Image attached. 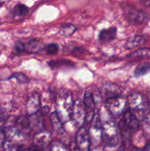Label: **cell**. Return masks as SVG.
<instances>
[{
  "mask_svg": "<svg viewBox=\"0 0 150 151\" xmlns=\"http://www.w3.org/2000/svg\"><path fill=\"white\" fill-rule=\"evenodd\" d=\"M25 44V51L28 53H38L43 50L44 45L38 39H32Z\"/></svg>",
  "mask_w": 150,
  "mask_h": 151,
  "instance_id": "5bb4252c",
  "label": "cell"
},
{
  "mask_svg": "<svg viewBox=\"0 0 150 151\" xmlns=\"http://www.w3.org/2000/svg\"><path fill=\"white\" fill-rule=\"evenodd\" d=\"M49 66L51 69H57V68H60L61 67V66H74V63L69 60L60 59V60H51V61H49Z\"/></svg>",
  "mask_w": 150,
  "mask_h": 151,
  "instance_id": "44dd1931",
  "label": "cell"
},
{
  "mask_svg": "<svg viewBox=\"0 0 150 151\" xmlns=\"http://www.w3.org/2000/svg\"><path fill=\"white\" fill-rule=\"evenodd\" d=\"M126 101L124 98L121 97H112V98L107 99L105 100V107L109 112L113 115V116H120L124 111L126 106Z\"/></svg>",
  "mask_w": 150,
  "mask_h": 151,
  "instance_id": "5b68a950",
  "label": "cell"
},
{
  "mask_svg": "<svg viewBox=\"0 0 150 151\" xmlns=\"http://www.w3.org/2000/svg\"><path fill=\"white\" fill-rule=\"evenodd\" d=\"M15 51L18 53H21L22 52L25 51V44L22 41H17L15 44Z\"/></svg>",
  "mask_w": 150,
  "mask_h": 151,
  "instance_id": "83f0119b",
  "label": "cell"
},
{
  "mask_svg": "<svg viewBox=\"0 0 150 151\" xmlns=\"http://www.w3.org/2000/svg\"><path fill=\"white\" fill-rule=\"evenodd\" d=\"M16 127L19 129L21 134H24L25 133L29 132L31 129L30 125H29V118L26 116H21L16 121Z\"/></svg>",
  "mask_w": 150,
  "mask_h": 151,
  "instance_id": "e0dca14e",
  "label": "cell"
},
{
  "mask_svg": "<svg viewBox=\"0 0 150 151\" xmlns=\"http://www.w3.org/2000/svg\"><path fill=\"white\" fill-rule=\"evenodd\" d=\"M93 151H102L101 150H100V149H98V148H96V149H94V150Z\"/></svg>",
  "mask_w": 150,
  "mask_h": 151,
  "instance_id": "e575fe53",
  "label": "cell"
},
{
  "mask_svg": "<svg viewBox=\"0 0 150 151\" xmlns=\"http://www.w3.org/2000/svg\"><path fill=\"white\" fill-rule=\"evenodd\" d=\"M3 147H4V151H17V150L14 147V146L8 141H6L4 142Z\"/></svg>",
  "mask_w": 150,
  "mask_h": 151,
  "instance_id": "f1b7e54d",
  "label": "cell"
},
{
  "mask_svg": "<svg viewBox=\"0 0 150 151\" xmlns=\"http://www.w3.org/2000/svg\"><path fill=\"white\" fill-rule=\"evenodd\" d=\"M71 151H80V150L78 148L76 143L72 142L71 145Z\"/></svg>",
  "mask_w": 150,
  "mask_h": 151,
  "instance_id": "1f68e13d",
  "label": "cell"
},
{
  "mask_svg": "<svg viewBox=\"0 0 150 151\" xmlns=\"http://www.w3.org/2000/svg\"><path fill=\"white\" fill-rule=\"evenodd\" d=\"M103 93L106 98H112V97H119L120 95V91H119V87L116 86V84L113 83H106L103 85L102 87Z\"/></svg>",
  "mask_w": 150,
  "mask_h": 151,
  "instance_id": "7c38bea8",
  "label": "cell"
},
{
  "mask_svg": "<svg viewBox=\"0 0 150 151\" xmlns=\"http://www.w3.org/2000/svg\"><path fill=\"white\" fill-rule=\"evenodd\" d=\"M116 33H117V29L116 27H110L108 29H103L100 32L99 38L101 42H110L116 38Z\"/></svg>",
  "mask_w": 150,
  "mask_h": 151,
  "instance_id": "9a60e30c",
  "label": "cell"
},
{
  "mask_svg": "<svg viewBox=\"0 0 150 151\" xmlns=\"http://www.w3.org/2000/svg\"><path fill=\"white\" fill-rule=\"evenodd\" d=\"M50 151H66V148L60 144H54L51 146Z\"/></svg>",
  "mask_w": 150,
  "mask_h": 151,
  "instance_id": "f546056e",
  "label": "cell"
},
{
  "mask_svg": "<svg viewBox=\"0 0 150 151\" xmlns=\"http://www.w3.org/2000/svg\"><path fill=\"white\" fill-rule=\"evenodd\" d=\"M51 139L50 134L46 131H40L34 137V142L37 145L44 146L49 142Z\"/></svg>",
  "mask_w": 150,
  "mask_h": 151,
  "instance_id": "ac0fdd59",
  "label": "cell"
},
{
  "mask_svg": "<svg viewBox=\"0 0 150 151\" xmlns=\"http://www.w3.org/2000/svg\"><path fill=\"white\" fill-rule=\"evenodd\" d=\"M58 45L55 43H51V44H48L46 47H45V50L46 51L47 54L49 55H54L56 54L58 51Z\"/></svg>",
  "mask_w": 150,
  "mask_h": 151,
  "instance_id": "d4e9b609",
  "label": "cell"
},
{
  "mask_svg": "<svg viewBox=\"0 0 150 151\" xmlns=\"http://www.w3.org/2000/svg\"><path fill=\"white\" fill-rule=\"evenodd\" d=\"M75 31H76L75 26H74L73 24H66L60 28L59 34L62 36L69 37L73 35Z\"/></svg>",
  "mask_w": 150,
  "mask_h": 151,
  "instance_id": "ffe728a7",
  "label": "cell"
},
{
  "mask_svg": "<svg viewBox=\"0 0 150 151\" xmlns=\"http://www.w3.org/2000/svg\"><path fill=\"white\" fill-rule=\"evenodd\" d=\"M40 106H41V100H40V95L38 93H32L29 97L26 103V110L29 115H32L36 114L39 111Z\"/></svg>",
  "mask_w": 150,
  "mask_h": 151,
  "instance_id": "8fae6325",
  "label": "cell"
},
{
  "mask_svg": "<svg viewBox=\"0 0 150 151\" xmlns=\"http://www.w3.org/2000/svg\"><path fill=\"white\" fill-rule=\"evenodd\" d=\"M123 10L126 20L132 24H141L148 19V16L144 12L129 5L124 6Z\"/></svg>",
  "mask_w": 150,
  "mask_h": 151,
  "instance_id": "277c9868",
  "label": "cell"
},
{
  "mask_svg": "<svg viewBox=\"0 0 150 151\" xmlns=\"http://www.w3.org/2000/svg\"><path fill=\"white\" fill-rule=\"evenodd\" d=\"M75 143L80 151H89L91 139L88 130L85 127H80L76 133Z\"/></svg>",
  "mask_w": 150,
  "mask_h": 151,
  "instance_id": "8992f818",
  "label": "cell"
},
{
  "mask_svg": "<svg viewBox=\"0 0 150 151\" xmlns=\"http://www.w3.org/2000/svg\"><path fill=\"white\" fill-rule=\"evenodd\" d=\"M5 142V134L2 131L0 130V147L4 145Z\"/></svg>",
  "mask_w": 150,
  "mask_h": 151,
  "instance_id": "4dcf8cb0",
  "label": "cell"
},
{
  "mask_svg": "<svg viewBox=\"0 0 150 151\" xmlns=\"http://www.w3.org/2000/svg\"><path fill=\"white\" fill-rule=\"evenodd\" d=\"M28 13H29V8L24 4H19L14 8V14L16 16L22 17V16H26Z\"/></svg>",
  "mask_w": 150,
  "mask_h": 151,
  "instance_id": "cb8c5ba5",
  "label": "cell"
},
{
  "mask_svg": "<svg viewBox=\"0 0 150 151\" xmlns=\"http://www.w3.org/2000/svg\"><path fill=\"white\" fill-rule=\"evenodd\" d=\"M144 131L147 136L150 137V118L146 117L144 120Z\"/></svg>",
  "mask_w": 150,
  "mask_h": 151,
  "instance_id": "4316f807",
  "label": "cell"
},
{
  "mask_svg": "<svg viewBox=\"0 0 150 151\" xmlns=\"http://www.w3.org/2000/svg\"><path fill=\"white\" fill-rule=\"evenodd\" d=\"M50 120H51V127L56 134L58 135H61L64 133V129L63 127V122H61L60 119L59 118L58 115L57 114L56 112H53L51 113V116H50Z\"/></svg>",
  "mask_w": 150,
  "mask_h": 151,
  "instance_id": "2e32d148",
  "label": "cell"
},
{
  "mask_svg": "<svg viewBox=\"0 0 150 151\" xmlns=\"http://www.w3.org/2000/svg\"><path fill=\"white\" fill-rule=\"evenodd\" d=\"M145 42V39L143 36L138 35H134L128 38L124 44L125 49L126 50H132L137 47L143 45Z\"/></svg>",
  "mask_w": 150,
  "mask_h": 151,
  "instance_id": "4fadbf2b",
  "label": "cell"
},
{
  "mask_svg": "<svg viewBox=\"0 0 150 151\" xmlns=\"http://www.w3.org/2000/svg\"><path fill=\"white\" fill-rule=\"evenodd\" d=\"M148 97H149V101H150V90L149 91V92H148Z\"/></svg>",
  "mask_w": 150,
  "mask_h": 151,
  "instance_id": "d590c367",
  "label": "cell"
},
{
  "mask_svg": "<svg viewBox=\"0 0 150 151\" xmlns=\"http://www.w3.org/2000/svg\"><path fill=\"white\" fill-rule=\"evenodd\" d=\"M71 118L76 125L81 127L85 120V111L83 103L79 100H76L74 103L73 110H72Z\"/></svg>",
  "mask_w": 150,
  "mask_h": 151,
  "instance_id": "52a82bcc",
  "label": "cell"
},
{
  "mask_svg": "<svg viewBox=\"0 0 150 151\" xmlns=\"http://www.w3.org/2000/svg\"><path fill=\"white\" fill-rule=\"evenodd\" d=\"M83 106L85 111V121L91 122L94 116V103L93 94L90 91H86L84 95Z\"/></svg>",
  "mask_w": 150,
  "mask_h": 151,
  "instance_id": "ba28073f",
  "label": "cell"
},
{
  "mask_svg": "<svg viewBox=\"0 0 150 151\" xmlns=\"http://www.w3.org/2000/svg\"><path fill=\"white\" fill-rule=\"evenodd\" d=\"M150 72V63H141V65L138 66L135 69V75L136 77L142 76V75H146Z\"/></svg>",
  "mask_w": 150,
  "mask_h": 151,
  "instance_id": "7402d4cb",
  "label": "cell"
},
{
  "mask_svg": "<svg viewBox=\"0 0 150 151\" xmlns=\"http://www.w3.org/2000/svg\"><path fill=\"white\" fill-rule=\"evenodd\" d=\"M101 139L110 147H115L119 144V130L114 122L110 121L103 125Z\"/></svg>",
  "mask_w": 150,
  "mask_h": 151,
  "instance_id": "3957f363",
  "label": "cell"
},
{
  "mask_svg": "<svg viewBox=\"0 0 150 151\" xmlns=\"http://www.w3.org/2000/svg\"><path fill=\"white\" fill-rule=\"evenodd\" d=\"M127 103L130 109V111L136 116L138 120L140 117H144L147 105L144 97L141 94L134 93L130 94L128 97Z\"/></svg>",
  "mask_w": 150,
  "mask_h": 151,
  "instance_id": "7a4b0ae2",
  "label": "cell"
},
{
  "mask_svg": "<svg viewBox=\"0 0 150 151\" xmlns=\"http://www.w3.org/2000/svg\"><path fill=\"white\" fill-rule=\"evenodd\" d=\"M142 3L146 7H150V0H141Z\"/></svg>",
  "mask_w": 150,
  "mask_h": 151,
  "instance_id": "d6a6232c",
  "label": "cell"
},
{
  "mask_svg": "<svg viewBox=\"0 0 150 151\" xmlns=\"http://www.w3.org/2000/svg\"><path fill=\"white\" fill-rule=\"evenodd\" d=\"M73 106L71 92L66 88L60 89L56 99V113L62 122H67L71 117Z\"/></svg>",
  "mask_w": 150,
  "mask_h": 151,
  "instance_id": "6da1fadb",
  "label": "cell"
},
{
  "mask_svg": "<svg viewBox=\"0 0 150 151\" xmlns=\"http://www.w3.org/2000/svg\"><path fill=\"white\" fill-rule=\"evenodd\" d=\"M29 122L31 128L38 130H40L41 128V119H40L39 116L37 115V114L30 115V117L29 118Z\"/></svg>",
  "mask_w": 150,
  "mask_h": 151,
  "instance_id": "603a6c76",
  "label": "cell"
},
{
  "mask_svg": "<svg viewBox=\"0 0 150 151\" xmlns=\"http://www.w3.org/2000/svg\"><path fill=\"white\" fill-rule=\"evenodd\" d=\"M118 151H125V149H124V147H121L118 150Z\"/></svg>",
  "mask_w": 150,
  "mask_h": 151,
  "instance_id": "836d02e7",
  "label": "cell"
},
{
  "mask_svg": "<svg viewBox=\"0 0 150 151\" xmlns=\"http://www.w3.org/2000/svg\"><path fill=\"white\" fill-rule=\"evenodd\" d=\"M10 78H15L16 81H18L19 83H26L27 81V78L25 76L24 74L21 73H16L14 75H12Z\"/></svg>",
  "mask_w": 150,
  "mask_h": 151,
  "instance_id": "484cf974",
  "label": "cell"
},
{
  "mask_svg": "<svg viewBox=\"0 0 150 151\" xmlns=\"http://www.w3.org/2000/svg\"><path fill=\"white\" fill-rule=\"evenodd\" d=\"M125 126L131 131V133L138 131L139 128V120L137 119L136 116L130 111H127L124 114V117L122 119Z\"/></svg>",
  "mask_w": 150,
  "mask_h": 151,
  "instance_id": "30bf717a",
  "label": "cell"
},
{
  "mask_svg": "<svg viewBox=\"0 0 150 151\" xmlns=\"http://www.w3.org/2000/svg\"><path fill=\"white\" fill-rule=\"evenodd\" d=\"M90 129L88 130L90 139H92L94 142H98V140L101 139L102 137V126L101 125L99 116L98 114L94 115Z\"/></svg>",
  "mask_w": 150,
  "mask_h": 151,
  "instance_id": "9c48e42d",
  "label": "cell"
},
{
  "mask_svg": "<svg viewBox=\"0 0 150 151\" xmlns=\"http://www.w3.org/2000/svg\"><path fill=\"white\" fill-rule=\"evenodd\" d=\"M129 58H150L149 48H140L135 51L132 52L127 55Z\"/></svg>",
  "mask_w": 150,
  "mask_h": 151,
  "instance_id": "d6986e66",
  "label": "cell"
}]
</instances>
